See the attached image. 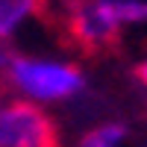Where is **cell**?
<instances>
[{"mask_svg": "<svg viewBox=\"0 0 147 147\" xmlns=\"http://www.w3.org/2000/svg\"><path fill=\"white\" fill-rule=\"evenodd\" d=\"M65 41L85 56H109L118 50L121 27L106 12L103 0H65Z\"/></svg>", "mask_w": 147, "mask_h": 147, "instance_id": "6da1fadb", "label": "cell"}, {"mask_svg": "<svg viewBox=\"0 0 147 147\" xmlns=\"http://www.w3.org/2000/svg\"><path fill=\"white\" fill-rule=\"evenodd\" d=\"M12 71V80L27 94L38 100H62L82 91L85 77L74 65H56V62H32V59H6Z\"/></svg>", "mask_w": 147, "mask_h": 147, "instance_id": "7a4b0ae2", "label": "cell"}, {"mask_svg": "<svg viewBox=\"0 0 147 147\" xmlns=\"http://www.w3.org/2000/svg\"><path fill=\"white\" fill-rule=\"evenodd\" d=\"M0 147H62L56 121L35 103L15 100L0 112Z\"/></svg>", "mask_w": 147, "mask_h": 147, "instance_id": "3957f363", "label": "cell"}, {"mask_svg": "<svg viewBox=\"0 0 147 147\" xmlns=\"http://www.w3.org/2000/svg\"><path fill=\"white\" fill-rule=\"evenodd\" d=\"M47 0H0V35H9L24 18L44 15Z\"/></svg>", "mask_w": 147, "mask_h": 147, "instance_id": "277c9868", "label": "cell"}, {"mask_svg": "<svg viewBox=\"0 0 147 147\" xmlns=\"http://www.w3.org/2000/svg\"><path fill=\"white\" fill-rule=\"evenodd\" d=\"M124 138H127V124L112 121V124H103V127L88 129L80 138V147H118Z\"/></svg>", "mask_w": 147, "mask_h": 147, "instance_id": "5b68a950", "label": "cell"}, {"mask_svg": "<svg viewBox=\"0 0 147 147\" xmlns=\"http://www.w3.org/2000/svg\"><path fill=\"white\" fill-rule=\"evenodd\" d=\"M103 3L118 27L127 21H147V0H103Z\"/></svg>", "mask_w": 147, "mask_h": 147, "instance_id": "8992f818", "label": "cell"}, {"mask_svg": "<svg viewBox=\"0 0 147 147\" xmlns=\"http://www.w3.org/2000/svg\"><path fill=\"white\" fill-rule=\"evenodd\" d=\"M132 74H136V77H138V82H144L147 85V62H141L136 71H132Z\"/></svg>", "mask_w": 147, "mask_h": 147, "instance_id": "52a82bcc", "label": "cell"}]
</instances>
